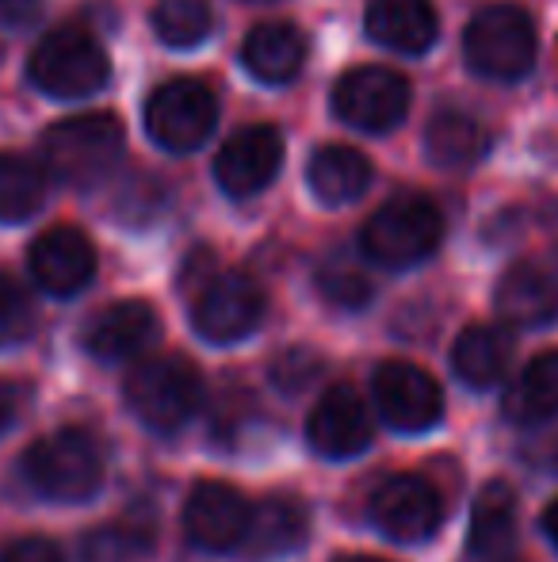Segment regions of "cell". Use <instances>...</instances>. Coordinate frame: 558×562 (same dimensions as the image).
I'll use <instances>...</instances> for the list:
<instances>
[{"label":"cell","mask_w":558,"mask_h":562,"mask_svg":"<svg viewBox=\"0 0 558 562\" xmlns=\"http://www.w3.org/2000/svg\"><path fill=\"white\" fill-rule=\"evenodd\" d=\"M46 169L73 188L100 184L123 157V123L107 112L73 115L43 138Z\"/></svg>","instance_id":"6da1fadb"},{"label":"cell","mask_w":558,"mask_h":562,"mask_svg":"<svg viewBox=\"0 0 558 562\" xmlns=\"http://www.w3.org/2000/svg\"><path fill=\"white\" fill-rule=\"evenodd\" d=\"M23 474L43 497L84 502L104 482V451L89 429H58L27 448Z\"/></svg>","instance_id":"7a4b0ae2"},{"label":"cell","mask_w":558,"mask_h":562,"mask_svg":"<svg viewBox=\"0 0 558 562\" xmlns=\"http://www.w3.org/2000/svg\"><path fill=\"white\" fill-rule=\"evenodd\" d=\"M203 402V375L184 356H153L127 375V406L153 432H176Z\"/></svg>","instance_id":"3957f363"},{"label":"cell","mask_w":558,"mask_h":562,"mask_svg":"<svg viewBox=\"0 0 558 562\" xmlns=\"http://www.w3.org/2000/svg\"><path fill=\"white\" fill-rule=\"evenodd\" d=\"M27 74L46 97L77 100L104 89L112 61H107L104 46L84 27H58L35 46Z\"/></svg>","instance_id":"277c9868"},{"label":"cell","mask_w":558,"mask_h":562,"mask_svg":"<svg viewBox=\"0 0 558 562\" xmlns=\"http://www.w3.org/2000/svg\"><path fill=\"white\" fill-rule=\"evenodd\" d=\"M440 237H444V218H440L436 203L424 195H398L367 218L360 241L375 265L410 268L436 249Z\"/></svg>","instance_id":"5b68a950"},{"label":"cell","mask_w":558,"mask_h":562,"mask_svg":"<svg viewBox=\"0 0 558 562\" xmlns=\"http://www.w3.org/2000/svg\"><path fill=\"white\" fill-rule=\"evenodd\" d=\"M467 61L493 81H516L536 61V27L516 4H486L467 23Z\"/></svg>","instance_id":"8992f818"},{"label":"cell","mask_w":558,"mask_h":562,"mask_svg":"<svg viewBox=\"0 0 558 562\" xmlns=\"http://www.w3.org/2000/svg\"><path fill=\"white\" fill-rule=\"evenodd\" d=\"M215 119H218L215 92L203 81H192V77L164 81L146 104L149 138L157 146L172 149V154H187V149L200 146L215 131Z\"/></svg>","instance_id":"52a82bcc"},{"label":"cell","mask_w":558,"mask_h":562,"mask_svg":"<svg viewBox=\"0 0 558 562\" xmlns=\"http://www.w3.org/2000/svg\"><path fill=\"white\" fill-rule=\"evenodd\" d=\"M261 318H264V291L246 272H223L210 283H203L192 311L195 329L210 345H230V340L249 337L261 326Z\"/></svg>","instance_id":"ba28073f"},{"label":"cell","mask_w":558,"mask_h":562,"mask_svg":"<svg viewBox=\"0 0 558 562\" xmlns=\"http://www.w3.org/2000/svg\"><path fill=\"white\" fill-rule=\"evenodd\" d=\"M375 406L379 417L398 432H424L440 422L444 414V394H440L436 379L418 363L387 360L375 368L372 379Z\"/></svg>","instance_id":"9c48e42d"},{"label":"cell","mask_w":558,"mask_h":562,"mask_svg":"<svg viewBox=\"0 0 558 562\" xmlns=\"http://www.w3.org/2000/svg\"><path fill=\"white\" fill-rule=\"evenodd\" d=\"M333 112L360 131H390L410 112V85L379 66L349 69L333 89Z\"/></svg>","instance_id":"30bf717a"},{"label":"cell","mask_w":558,"mask_h":562,"mask_svg":"<svg viewBox=\"0 0 558 562\" xmlns=\"http://www.w3.org/2000/svg\"><path fill=\"white\" fill-rule=\"evenodd\" d=\"M372 520L398 543H421L444 520L436 486L421 474H395L372 497Z\"/></svg>","instance_id":"8fae6325"},{"label":"cell","mask_w":558,"mask_h":562,"mask_svg":"<svg viewBox=\"0 0 558 562\" xmlns=\"http://www.w3.org/2000/svg\"><path fill=\"white\" fill-rule=\"evenodd\" d=\"M31 276L50 295H77L96 272V249L77 226H50L35 237L27 252Z\"/></svg>","instance_id":"7c38bea8"},{"label":"cell","mask_w":558,"mask_h":562,"mask_svg":"<svg viewBox=\"0 0 558 562\" xmlns=\"http://www.w3.org/2000/svg\"><path fill=\"white\" fill-rule=\"evenodd\" d=\"M249 528V505L226 482H200L187 494L184 505V532L195 548L203 551H226L238 548Z\"/></svg>","instance_id":"4fadbf2b"},{"label":"cell","mask_w":558,"mask_h":562,"mask_svg":"<svg viewBox=\"0 0 558 562\" xmlns=\"http://www.w3.org/2000/svg\"><path fill=\"white\" fill-rule=\"evenodd\" d=\"M306 440L318 456L349 459L360 456L372 445V417L360 394L352 386H333L318 398L310 422H306Z\"/></svg>","instance_id":"5bb4252c"},{"label":"cell","mask_w":558,"mask_h":562,"mask_svg":"<svg viewBox=\"0 0 558 562\" xmlns=\"http://www.w3.org/2000/svg\"><path fill=\"white\" fill-rule=\"evenodd\" d=\"M283 142L272 126H246L215 157V177L230 195H253L276 177Z\"/></svg>","instance_id":"9a60e30c"},{"label":"cell","mask_w":558,"mask_h":562,"mask_svg":"<svg viewBox=\"0 0 558 562\" xmlns=\"http://www.w3.org/2000/svg\"><path fill=\"white\" fill-rule=\"evenodd\" d=\"M157 337V314L141 299H123L96 314L84 326V348L96 360H127Z\"/></svg>","instance_id":"2e32d148"},{"label":"cell","mask_w":558,"mask_h":562,"mask_svg":"<svg viewBox=\"0 0 558 562\" xmlns=\"http://www.w3.org/2000/svg\"><path fill=\"white\" fill-rule=\"evenodd\" d=\"M493 303L509 326H544L558 314V276L547 265L521 260L501 276Z\"/></svg>","instance_id":"e0dca14e"},{"label":"cell","mask_w":558,"mask_h":562,"mask_svg":"<svg viewBox=\"0 0 558 562\" xmlns=\"http://www.w3.org/2000/svg\"><path fill=\"white\" fill-rule=\"evenodd\" d=\"M436 8L432 0H372L367 35L398 54H424L436 43Z\"/></svg>","instance_id":"ac0fdd59"},{"label":"cell","mask_w":558,"mask_h":562,"mask_svg":"<svg viewBox=\"0 0 558 562\" xmlns=\"http://www.w3.org/2000/svg\"><path fill=\"white\" fill-rule=\"evenodd\" d=\"M516 543V497L505 482H486L470 509L467 548L478 562H509Z\"/></svg>","instance_id":"d6986e66"},{"label":"cell","mask_w":558,"mask_h":562,"mask_svg":"<svg viewBox=\"0 0 558 562\" xmlns=\"http://www.w3.org/2000/svg\"><path fill=\"white\" fill-rule=\"evenodd\" d=\"M306 532H310V517H306V509L295 497H269V502H261L249 513V528L241 536V543H246L249 555L276 559L303 548Z\"/></svg>","instance_id":"ffe728a7"},{"label":"cell","mask_w":558,"mask_h":562,"mask_svg":"<svg viewBox=\"0 0 558 562\" xmlns=\"http://www.w3.org/2000/svg\"><path fill=\"white\" fill-rule=\"evenodd\" d=\"M246 66L253 77H261L264 85H287L291 77H298L306 61V35L295 23H261L249 31L246 38Z\"/></svg>","instance_id":"44dd1931"},{"label":"cell","mask_w":558,"mask_h":562,"mask_svg":"<svg viewBox=\"0 0 558 562\" xmlns=\"http://www.w3.org/2000/svg\"><path fill=\"white\" fill-rule=\"evenodd\" d=\"M372 184V161L352 146H321L310 157V188L321 203H352Z\"/></svg>","instance_id":"7402d4cb"},{"label":"cell","mask_w":558,"mask_h":562,"mask_svg":"<svg viewBox=\"0 0 558 562\" xmlns=\"http://www.w3.org/2000/svg\"><path fill=\"white\" fill-rule=\"evenodd\" d=\"M509 352H513V345L498 326H470L455 340L452 368L463 383L482 391V386L501 383V375L509 368Z\"/></svg>","instance_id":"603a6c76"},{"label":"cell","mask_w":558,"mask_h":562,"mask_svg":"<svg viewBox=\"0 0 558 562\" xmlns=\"http://www.w3.org/2000/svg\"><path fill=\"white\" fill-rule=\"evenodd\" d=\"M505 414L516 425L544 422L558 414V352H544L513 379L505 394Z\"/></svg>","instance_id":"cb8c5ba5"},{"label":"cell","mask_w":558,"mask_h":562,"mask_svg":"<svg viewBox=\"0 0 558 562\" xmlns=\"http://www.w3.org/2000/svg\"><path fill=\"white\" fill-rule=\"evenodd\" d=\"M424 149H429V161L444 169H463L486 154V131L467 112H436L424 131Z\"/></svg>","instance_id":"d4e9b609"},{"label":"cell","mask_w":558,"mask_h":562,"mask_svg":"<svg viewBox=\"0 0 558 562\" xmlns=\"http://www.w3.org/2000/svg\"><path fill=\"white\" fill-rule=\"evenodd\" d=\"M46 200V177L20 154H0V223H23Z\"/></svg>","instance_id":"484cf974"},{"label":"cell","mask_w":558,"mask_h":562,"mask_svg":"<svg viewBox=\"0 0 558 562\" xmlns=\"http://www.w3.org/2000/svg\"><path fill=\"white\" fill-rule=\"evenodd\" d=\"M153 31L169 46H195L210 31L207 0H161L153 8Z\"/></svg>","instance_id":"4316f807"},{"label":"cell","mask_w":558,"mask_h":562,"mask_svg":"<svg viewBox=\"0 0 558 562\" xmlns=\"http://www.w3.org/2000/svg\"><path fill=\"white\" fill-rule=\"evenodd\" d=\"M153 548V532L141 525H100L84 536V562H138Z\"/></svg>","instance_id":"83f0119b"},{"label":"cell","mask_w":558,"mask_h":562,"mask_svg":"<svg viewBox=\"0 0 558 562\" xmlns=\"http://www.w3.org/2000/svg\"><path fill=\"white\" fill-rule=\"evenodd\" d=\"M318 291L333 306H344V311H360V306L372 299V283H367L352 265H326L321 268Z\"/></svg>","instance_id":"f1b7e54d"},{"label":"cell","mask_w":558,"mask_h":562,"mask_svg":"<svg viewBox=\"0 0 558 562\" xmlns=\"http://www.w3.org/2000/svg\"><path fill=\"white\" fill-rule=\"evenodd\" d=\"M31 334V303L8 272H0V348Z\"/></svg>","instance_id":"f546056e"},{"label":"cell","mask_w":558,"mask_h":562,"mask_svg":"<svg viewBox=\"0 0 558 562\" xmlns=\"http://www.w3.org/2000/svg\"><path fill=\"white\" fill-rule=\"evenodd\" d=\"M318 368H321V360L314 352H306V348H291V352H283L280 360L272 363V379H276L280 391H303Z\"/></svg>","instance_id":"4dcf8cb0"},{"label":"cell","mask_w":558,"mask_h":562,"mask_svg":"<svg viewBox=\"0 0 558 562\" xmlns=\"http://www.w3.org/2000/svg\"><path fill=\"white\" fill-rule=\"evenodd\" d=\"M0 562H61V551L43 536H23V540L8 543Z\"/></svg>","instance_id":"1f68e13d"},{"label":"cell","mask_w":558,"mask_h":562,"mask_svg":"<svg viewBox=\"0 0 558 562\" xmlns=\"http://www.w3.org/2000/svg\"><path fill=\"white\" fill-rule=\"evenodd\" d=\"M15 414H20V386H12V383L0 379V432L15 422Z\"/></svg>","instance_id":"d6a6232c"},{"label":"cell","mask_w":558,"mask_h":562,"mask_svg":"<svg viewBox=\"0 0 558 562\" xmlns=\"http://www.w3.org/2000/svg\"><path fill=\"white\" fill-rule=\"evenodd\" d=\"M544 532H547V540H551L555 548H558V497L544 509Z\"/></svg>","instance_id":"836d02e7"},{"label":"cell","mask_w":558,"mask_h":562,"mask_svg":"<svg viewBox=\"0 0 558 562\" xmlns=\"http://www.w3.org/2000/svg\"><path fill=\"white\" fill-rule=\"evenodd\" d=\"M341 562H387V559H375V555H349V559H341Z\"/></svg>","instance_id":"e575fe53"}]
</instances>
